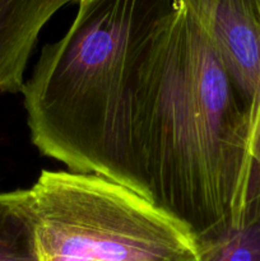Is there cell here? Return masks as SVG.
<instances>
[{"instance_id": "4", "label": "cell", "mask_w": 260, "mask_h": 261, "mask_svg": "<svg viewBox=\"0 0 260 261\" xmlns=\"http://www.w3.org/2000/svg\"><path fill=\"white\" fill-rule=\"evenodd\" d=\"M205 33L233 84L250 124L260 121V0H177Z\"/></svg>"}, {"instance_id": "2", "label": "cell", "mask_w": 260, "mask_h": 261, "mask_svg": "<svg viewBox=\"0 0 260 261\" xmlns=\"http://www.w3.org/2000/svg\"><path fill=\"white\" fill-rule=\"evenodd\" d=\"M175 10L176 0L79 4L69 30L42 48L20 91L41 154L126 186L121 138L130 87Z\"/></svg>"}, {"instance_id": "6", "label": "cell", "mask_w": 260, "mask_h": 261, "mask_svg": "<svg viewBox=\"0 0 260 261\" xmlns=\"http://www.w3.org/2000/svg\"><path fill=\"white\" fill-rule=\"evenodd\" d=\"M196 257L198 261H260V185L252 191L237 226L196 240Z\"/></svg>"}, {"instance_id": "1", "label": "cell", "mask_w": 260, "mask_h": 261, "mask_svg": "<svg viewBox=\"0 0 260 261\" xmlns=\"http://www.w3.org/2000/svg\"><path fill=\"white\" fill-rule=\"evenodd\" d=\"M121 158L127 188L196 240L237 226L260 184L246 110L205 33L177 0L130 87Z\"/></svg>"}, {"instance_id": "9", "label": "cell", "mask_w": 260, "mask_h": 261, "mask_svg": "<svg viewBox=\"0 0 260 261\" xmlns=\"http://www.w3.org/2000/svg\"><path fill=\"white\" fill-rule=\"evenodd\" d=\"M183 261H198V257H196V255H195V256H193V257H189V259H186V260H183Z\"/></svg>"}, {"instance_id": "3", "label": "cell", "mask_w": 260, "mask_h": 261, "mask_svg": "<svg viewBox=\"0 0 260 261\" xmlns=\"http://www.w3.org/2000/svg\"><path fill=\"white\" fill-rule=\"evenodd\" d=\"M27 200L45 261H183L196 255L188 226L105 176L42 171Z\"/></svg>"}, {"instance_id": "7", "label": "cell", "mask_w": 260, "mask_h": 261, "mask_svg": "<svg viewBox=\"0 0 260 261\" xmlns=\"http://www.w3.org/2000/svg\"><path fill=\"white\" fill-rule=\"evenodd\" d=\"M0 261H45L28 208L27 190L0 194Z\"/></svg>"}, {"instance_id": "5", "label": "cell", "mask_w": 260, "mask_h": 261, "mask_svg": "<svg viewBox=\"0 0 260 261\" xmlns=\"http://www.w3.org/2000/svg\"><path fill=\"white\" fill-rule=\"evenodd\" d=\"M69 0H0V92H20L46 23Z\"/></svg>"}, {"instance_id": "8", "label": "cell", "mask_w": 260, "mask_h": 261, "mask_svg": "<svg viewBox=\"0 0 260 261\" xmlns=\"http://www.w3.org/2000/svg\"><path fill=\"white\" fill-rule=\"evenodd\" d=\"M252 153H254L255 162L260 166V121H259V125H257L256 134H255L254 149H252Z\"/></svg>"}, {"instance_id": "10", "label": "cell", "mask_w": 260, "mask_h": 261, "mask_svg": "<svg viewBox=\"0 0 260 261\" xmlns=\"http://www.w3.org/2000/svg\"><path fill=\"white\" fill-rule=\"evenodd\" d=\"M69 2H76V3H79V4H81V3L87 2V0H69Z\"/></svg>"}]
</instances>
